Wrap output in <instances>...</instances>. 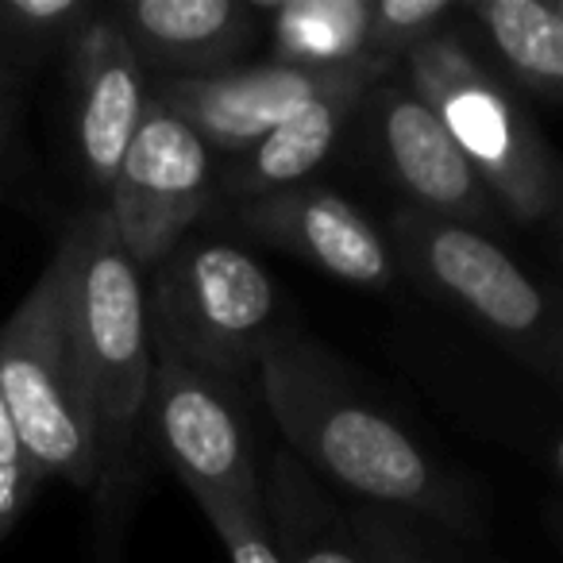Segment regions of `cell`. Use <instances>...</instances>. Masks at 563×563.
<instances>
[{
	"label": "cell",
	"instance_id": "7",
	"mask_svg": "<svg viewBox=\"0 0 563 563\" xmlns=\"http://www.w3.org/2000/svg\"><path fill=\"white\" fill-rule=\"evenodd\" d=\"M151 352H155V375H151L147 424L174 475L186 483L194 501L220 498L266 514L247 390L194 367L174 347L155 340Z\"/></svg>",
	"mask_w": 563,
	"mask_h": 563
},
{
	"label": "cell",
	"instance_id": "18",
	"mask_svg": "<svg viewBox=\"0 0 563 563\" xmlns=\"http://www.w3.org/2000/svg\"><path fill=\"white\" fill-rule=\"evenodd\" d=\"M97 12L101 9L89 0H0V63L24 70L58 51L70 55Z\"/></svg>",
	"mask_w": 563,
	"mask_h": 563
},
{
	"label": "cell",
	"instance_id": "5",
	"mask_svg": "<svg viewBox=\"0 0 563 563\" xmlns=\"http://www.w3.org/2000/svg\"><path fill=\"white\" fill-rule=\"evenodd\" d=\"M406 66L409 93L444 124L501 209L517 220H548L563 209V163L463 40L432 35L406 55Z\"/></svg>",
	"mask_w": 563,
	"mask_h": 563
},
{
	"label": "cell",
	"instance_id": "6",
	"mask_svg": "<svg viewBox=\"0 0 563 563\" xmlns=\"http://www.w3.org/2000/svg\"><path fill=\"white\" fill-rule=\"evenodd\" d=\"M278 294L251 251L224 240H181L147 278L151 340L247 390L258 347L274 332Z\"/></svg>",
	"mask_w": 563,
	"mask_h": 563
},
{
	"label": "cell",
	"instance_id": "14",
	"mask_svg": "<svg viewBox=\"0 0 563 563\" xmlns=\"http://www.w3.org/2000/svg\"><path fill=\"white\" fill-rule=\"evenodd\" d=\"M378 81L383 78H360L317 97L313 104L294 112L286 124H278L258 143H251L247 151L228 158L224 174L217 178V189L240 205L278 194V189L306 186V178L332 155L344 124L360 112V104L367 101V93Z\"/></svg>",
	"mask_w": 563,
	"mask_h": 563
},
{
	"label": "cell",
	"instance_id": "15",
	"mask_svg": "<svg viewBox=\"0 0 563 563\" xmlns=\"http://www.w3.org/2000/svg\"><path fill=\"white\" fill-rule=\"evenodd\" d=\"M263 501L274 544L286 563H367L352 521L290 452H274L263 471Z\"/></svg>",
	"mask_w": 563,
	"mask_h": 563
},
{
	"label": "cell",
	"instance_id": "19",
	"mask_svg": "<svg viewBox=\"0 0 563 563\" xmlns=\"http://www.w3.org/2000/svg\"><path fill=\"white\" fill-rule=\"evenodd\" d=\"M452 12V0H371L367 55L390 58V63L413 55L421 43L444 32Z\"/></svg>",
	"mask_w": 563,
	"mask_h": 563
},
{
	"label": "cell",
	"instance_id": "13",
	"mask_svg": "<svg viewBox=\"0 0 563 563\" xmlns=\"http://www.w3.org/2000/svg\"><path fill=\"white\" fill-rule=\"evenodd\" d=\"M147 70L163 78H220L255 47V0H124L104 9Z\"/></svg>",
	"mask_w": 563,
	"mask_h": 563
},
{
	"label": "cell",
	"instance_id": "8",
	"mask_svg": "<svg viewBox=\"0 0 563 563\" xmlns=\"http://www.w3.org/2000/svg\"><path fill=\"white\" fill-rule=\"evenodd\" d=\"M212 151L178 112L151 97L104 201L132 263L143 274L155 271L212 205Z\"/></svg>",
	"mask_w": 563,
	"mask_h": 563
},
{
	"label": "cell",
	"instance_id": "26",
	"mask_svg": "<svg viewBox=\"0 0 563 563\" xmlns=\"http://www.w3.org/2000/svg\"><path fill=\"white\" fill-rule=\"evenodd\" d=\"M555 228H560V240H563V209L555 212Z\"/></svg>",
	"mask_w": 563,
	"mask_h": 563
},
{
	"label": "cell",
	"instance_id": "4",
	"mask_svg": "<svg viewBox=\"0 0 563 563\" xmlns=\"http://www.w3.org/2000/svg\"><path fill=\"white\" fill-rule=\"evenodd\" d=\"M390 251L532 375L563 390V290L467 224L398 209Z\"/></svg>",
	"mask_w": 563,
	"mask_h": 563
},
{
	"label": "cell",
	"instance_id": "22",
	"mask_svg": "<svg viewBox=\"0 0 563 563\" xmlns=\"http://www.w3.org/2000/svg\"><path fill=\"white\" fill-rule=\"evenodd\" d=\"M43 478L32 467H0V537H9L16 521L35 501Z\"/></svg>",
	"mask_w": 563,
	"mask_h": 563
},
{
	"label": "cell",
	"instance_id": "12",
	"mask_svg": "<svg viewBox=\"0 0 563 563\" xmlns=\"http://www.w3.org/2000/svg\"><path fill=\"white\" fill-rule=\"evenodd\" d=\"M371 135L386 170L413 197V209L483 232L494 217V197L455 140L409 89L378 81L367 93Z\"/></svg>",
	"mask_w": 563,
	"mask_h": 563
},
{
	"label": "cell",
	"instance_id": "10",
	"mask_svg": "<svg viewBox=\"0 0 563 563\" xmlns=\"http://www.w3.org/2000/svg\"><path fill=\"white\" fill-rule=\"evenodd\" d=\"M235 224L347 286L386 290L398 274V258L386 235L367 220V212L321 186H294L240 201Z\"/></svg>",
	"mask_w": 563,
	"mask_h": 563
},
{
	"label": "cell",
	"instance_id": "1",
	"mask_svg": "<svg viewBox=\"0 0 563 563\" xmlns=\"http://www.w3.org/2000/svg\"><path fill=\"white\" fill-rule=\"evenodd\" d=\"M255 386L271 421L309 471L383 509L421 514L475 532V501L401 429L371 406L344 363L301 332H278L258 347Z\"/></svg>",
	"mask_w": 563,
	"mask_h": 563
},
{
	"label": "cell",
	"instance_id": "25",
	"mask_svg": "<svg viewBox=\"0 0 563 563\" xmlns=\"http://www.w3.org/2000/svg\"><path fill=\"white\" fill-rule=\"evenodd\" d=\"M552 467H555V475L563 478V432L555 437V444H552Z\"/></svg>",
	"mask_w": 563,
	"mask_h": 563
},
{
	"label": "cell",
	"instance_id": "27",
	"mask_svg": "<svg viewBox=\"0 0 563 563\" xmlns=\"http://www.w3.org/2000/svg\"><path fill=\"white\" fill-rule=\"evenodd\" d=\"M555 12H560V20H563V0H555Z\"/></svg>",
	"mask_w": 563,
	"mask_h": 563
},
{
	"label": "cell",
	"instance_id": "17",
	"mask_svg": "<svg viewBox=\"0 0 563 563\" xmlns=\"http://www.w3.org/2000/svg\"><path fill=\"white\" fill-rule=\"evenodd\" d=\"M471 16L490 35L501 63L525 89L563 97V20L548 0H478Z\"/></svg>",
	"mask_w": 563,
	"mask_h": 563
},
{
	"label": "cell",
	"instance_id": "9",
	"mask_svg": "<svg viewBox=\"0 0 563 563\" xmlns=\"http://www.w3.org/2000/svg\"><path fill=\"white\" fill-rule=\"evenodd\" d=\"M390 70V58L378 55L336 66V70H306V66H286L271 58L263 66H240L220 78H158L151 86V97L178 112L205 140V147L232 158L286 124L294 112L313 104L317 97L360 78H386Z\"/></svg>",
	"mask_w": 563,
	"mask_h": 563
},
{
	"label": "cell",
	"instance_id": "3",
	"mask_svg": "<svg viewBox=\"0 0 563 563\" xmlns=\"http://www.w3.org/2000/svg\"><path fill=\"white\" fill-rule=\"evenodd\" d=\"M78 240L81 232L74 217L27 298L0 324V401L43 483L63 478L93 494V409L74 324Z\"/></svg>",
	"mask_w": 563,
	"mask_h": 563
},
{
	"label": "cell",
	"instance_id": "21",
	"mask_svg": "<svg viewBox=\"0 0 563 563\" xmlns=\"http://www.w3.org/2000/svg\"><path fill=\"white\" fill-rule=\"evenodd\" d=\"M352 532L367 563H440L437 555L424 552L421 540L406 525H398L390 514H378V509H360L352 517Z\"/></svg>",
	"mask_w": 563,
	"mask_h": 563
},
{
	"label": "cell",
	"instance_id": "2",
	"mask_svg": "<svg viewBox=\"0 0 563 563\" xmlns=\"http://www.w3.org/2000/svg\"><path fill=\"white\" fill-rule=\"evenodd\" d=\"M78 274H74V324L97 440V506L104 521L120 514L135 486V448L151 406L147 274L124 251L104 205L78 217Z\"/></svg>",
	"mask_w": 563,
	"mask_h": 563
},
{
	"label": "cell",
	"instance_id": "20",
	"mask_svg": "<svg viewBox=\"0 0 563 563\" xmlns=\"http://www.w3.org/2000/svg\"><path fill=\"white\" fill-rule=\"evenodd\" d=\"M197 506L205 509L209 525L217 529V537L224 540L232 563H286L274 544V532L266 514H255V509H240L232 501L220 498H201Z\"/></svg>",
	"mask_w": 563,
	"mask_h": 563
},
{
	"label": "cell",
	"instance_id": "16",
	"mask_svg": "<svg viewBox=\"0 0 563 563\" xmlns=\"http://www.w3.org/2000/svg\"><path fill=\"white\" fill-rule=\"evenodd\" d=\"M274 40V63L336 70L367 58L371 0H255Z\"/></svg>",
	"mask_w": 563,
	"mask_h": 563
},
{
	"label": "cell",
	"instance_id": "24",
	"mask_svg": "<svg viewBox=\"0 0 563 563\" xmlns=\"http://www.w3.org/2000/svg\"><path fill=\"white\" fill-rule=\"evenodd\" d=\"M12 117H16V70L0 63V143L12 132Z\"/></svg>",
	"mask_w": 563,
	"mask_h": 563
},
{
	"label": "cell",
	"instance_id": "11",
	"mask_svg": "<svg viewBox=\"0 0 563 563\" xmlns=\"http://www.w3.org/2000/svg\"><path fill=\"white\" fill-rule=\"evenodd\" d=\"M70 89L78 163L97 205H104L151 101L147 66L104 9L70 47Z\"/></svg>",
	"mask_w": 563,
	"mask_h": 563
},
{
	"label": "cell",
	"instance_id": "23",
	"mask_svg": "<svg viewBox=\"0 0 563 563\" xmlns=\"http://www.w3.org/2000/svg\"><path fill=\"white\" fill-rule=\"evenodd\" d=\"M0 467H32V460H27L24 444H20L16 424H12L9 409H4V401H0Z\"/></svg>",
	"mask_w": 563,
	"mask_h": 563
}]
</instances>
